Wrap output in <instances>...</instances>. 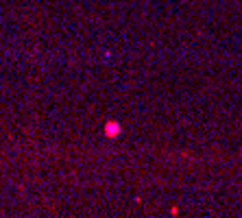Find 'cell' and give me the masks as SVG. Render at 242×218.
Returning <instances> with one entry per match:
<instances>
[{
  "label": "cell",
  "instance_id": "1",
  "mask_svg": "<svg viewBox=\"0 0 242 218\" xmlns=\"http://www.w3.org/2000/svg\"><path fill=\"white\" fill-rule=\"evenodd\" d=\"M105 131H107L109 137H116V135L120 133V125H118V122H107V125H105Z\"/></svg>",
  "mask_w": 242,
  "mask_h": 218
}]
</instances>
